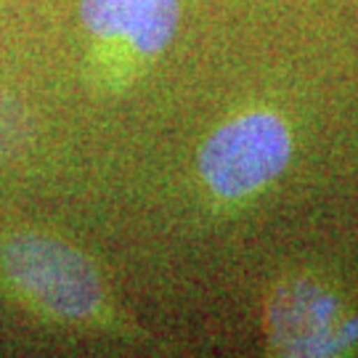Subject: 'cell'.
I'll list each match as a JSON object with an SVG mask.
<instances>
[{"instance_id":"cell-4","label":"cell","mask_w":358,"mask_h":358,"mask_svg":"<svg viewBox=\"0 0 358 358\" xmlns=\"http://www.w3.org/2000/svg\"><path fill=\"white\" fill-rule=\"evenodd\" d=\"M178 16V0H80V19L90 35L122 40L143 56L165 51Z\"/></svg>"},{"instance_id":"cell-5","label":"cell","mask_w":358,"mask_h":358,"mask_svg":"<svg viewBox=\"0 0 358 358\" xmlns=\"http://www.w3.org/2000/svg\"><path fill=\"white\" fill-rule=\"evenodd\" d=\"M29 136H32V125H29L24 106L11 93L0 90V162L22 152Z\"/></svg>"},{"instance_id":"cell-1","label":"cell","mask_w":358,"mask_h":358,"mask_svg":"<svg viewBox=\"0 0 358 358\" xmlns=\"http://www.w3.org/2000/svg\"><path fill=\"white\" fill-rule=\"evenodd\" d=\"M3 271L27 297L62 319H85L101 306V279L88 257L66 242L24 231L3 244Z\"/></svg>"},{"instance_id":"cell-2","label":"cell","mask_w":358,"mask_h":358,"mask_svg":"<svg viewBox=\"0 0 358 358\" xmlns=\"http://www.w3.org/2000/svg\"><path fill=\"white\" fill-rule=\"evenodd\" d=\"M266 329L271 348L292 358L340 356L358 343V316L343 297L303 276L287 279L271 292Z\"/></svg>"},{"instance_id":"cell-3","label":"cell","mask_w":358,"mask_h":358,"mask_svg":"<svg viewBox=\"0 0 358 358\" xmlns=\"http://www.w3.org/2000/svg\"><path fill=\"white\" fill-rule=\"evenodd\" d=\"M292 157V136L282 117L252 112L226 122L202 146L199 170L207 186L226 199L263 189Z\"/></svg>"}]
</instances>
